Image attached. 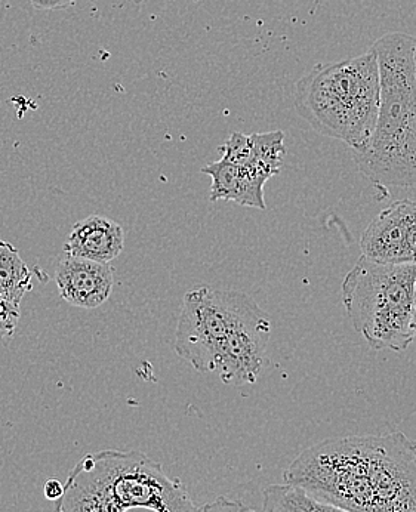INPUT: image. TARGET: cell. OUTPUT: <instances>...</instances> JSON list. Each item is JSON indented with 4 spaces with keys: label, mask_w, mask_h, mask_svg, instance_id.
I'll list each match as a JSON object with an SVG mask.
<instances>
[{
    "label": "cell",
    "mask_w": 416,
    "mask_h": 512,
    "mask_svg": "<svg viewBox=\"0 0 416 512\" xmlns=\"http://www.w3.org/2000/svg\"><path fill=\"white\" fill-rule=\"evenodd\" d=\"M283 480L351 512H416V443L400 431L323 440Z\"/></svg>",
    "instance_id": "cell-1"
},
{
    "label": "cell",
    "mask_w": 416,
    "mask_h": 512,
    "mask_svg": "<svg viewBox=\"0 0 416 512\" xmlns=\"http://www.w3.org/2000/svg\"><path fill=\"white\" fill-rule=\"evenodd\" d=\"M270 333V317L251 296L200 286L184 295L175 351L197 372L217 373L224 384H255Z\"/></svg>",
    "instance_id": "cell-2"
},
{
    "label": "cell",
    "mask_w": 416,
    "mask_h": 512,
    "mask_svg": "<svg viewBox=\"0 0 416 512\" xmlns=\"http://www.w3.org/2000/svg\"><path fill=\"white\" fill-rule=\"evenodd\" d=\"M381 104L368 146L353 151L357 168L381 188L416 185V37L388 33L372 46Z\"/></svg>",
    "instance_id": "cell-3"
},
{
    "label": "cell",
    "mask_w": 416,
    "mask_h": 512,
    "mask_svg": "<svg viewBox=\"0 0 416 512\" xmlns=\"http://www.w3.org/2000/svg\"><path fill=\"white\" fill-rule=\"evenodd\" d=\"M197 512L189 492L159 462L138 450L83 456L67 478L54 512Z\"/></svg>",
    "instance_id": "cell-4"
},
{
    "label": "cell",
    "mask_w": 416,
    "mask_h": 512,
    "mask_svg": "<svg viewBox=\"0 0 416 512\" xmlns=\"http://www.w3.org/2000/svg\"><path fill=\"white\" fill-rule=\"evenodd\" d=\"M298 114L323 137L362 150L377 128L381 77L374 49L338 63L317 64L298 80Z\"/></svg>",
    "instance_id": "cell-5"
},
{
    "label": "cell",
    "mask_w": 416,
    "mask_h": 512,
    "mask_svg": "<svg viewBox=\"0 0 416 512\" xmlns=\"http://www.w3.org/2000/svg\"><path fill=\"white\" fill-rule=\"evenodd\" d=\"M416 264H378L360 256L342 283L351 325L374 350L405 351L414 342Z\"/></svg>",
    "instance_id": "cell-6"
},
{
    "label": "cell",
    "mask_w": 416,
    "mask_h": 512,
    "mask_svg": "<svg viewBox=\"0 0 416 512\" xmlns=\"http://www.w3.org/2000/svg\"><path fill=\"white\" fill-rule=\"evenodd\" d=\"M280 168L270 160L249 151L234 159L221 157L218 162L209 163L202 168V174L211 177V200H227L246 208L267 209L264 197V185Z\"/></svg>",
    "instance_id": "cell-7"
},
{
    "label": "cell",
    "mask_w": 416,
    "mask_h": 512,
    "mask_svg": "<svg viewBox=\"0 0 416 512\" xmlns=\"http://www.w3.org/2000/svg\"><path fill=\"white\" fill-rule=\"evenodd\" d=\"M55 283L64 301L92 310L112 295L113 270L109 264L64 254L55 268Z\"/></svg>",
    "instance_id": "cell-8"
},
{
    "label": "cell",
    "mask_w": 416,
    "mask_h": 512,
    "mask_svg": "<svg viewBox=\"0 0 416 512\" xmlns=\"http://www.w3.org/2000/svg\"><path fill=\"white\" fill-rule=\"evenodd\" d=\"M409 206L411 200H397L368 225L360 240L365 258L378 264H409Z\"/></svg>",
    "instance_id": "cell-9"
},
{
    "label": "cell",
    "mask_w": 416,
    "mask_h": 512,
    "mask_svg": "<svg viewBox=\"0 0 416 512\" xmlns=\"http://www.w3.org/2000/svg\"><path fill=\"white\" fill-rule=\"evenodd\" d=\"M125 233L122 225L101 215H91L73 225L64 254L109 264L122 254Z\"/></svg>",
    "instance_id": "cell-10"
},
{
    "label": "cell",
    "mask_w": 416,
    "mask_h": 512,
    "mask_svg": "<svg viewBox=\"0 0 416 512\" xmlns=\"http://www.w3.org/2000/svg\"><path fill=\"white\" fill-rule=\"evenodd\" d=\"M263 512H351L316 498L294 484H271L264 490Z\"/></svg>",
    "instance_id": "cell-11"
},
{
    "label": "cell",
    "mask_w": 416,
    "mask_h": 512,
    "mask_svg": "<svg viewBox=\"0 0 416 512\" xmlns=\"http://www.w3.org/2000/svg\"><path fill=\"white\" fill-rule=\"evenodd\" d=\"M33 289V273L11 243L0 240V296L20 307Z\"/></svg>",
    "instance_id": "cell-12"
},
{
    "label": "cell",
    "mask_w": 416,
    "mask_h": 512,
    "mask_svg": "<svg viewBox=\"0 0 416 512\" xmlns=\"http://www.w3.org/2000/svg\"><path fill=\"white\" fill-rule=\"evenodd\" d=\"M20 322V307L0 296V341L11 338Z\"/></svg>",
    "instance_id": "cell-13"
},
{
    "label": "cell",
    "mask_w": 416,
    "mask_h": 512,
    "mask_svg": "<svg viewBox=\"0 0 416 512\" xmlns=\"http://www.w3.org/2000/svg\"><path fill=\"white\" fill-rule=\"evenodd\" d=\"M197 512H260L252 510L248 505L240 501H233L226 496H220L215 501L208 502V504L197 507Z\"/></svg>",
    "instance_id": "cell-14"
},
{
    "label": "cell",
    "mask_w": 416,
    "mask_h": 512,
    "mask_svg": "<svg viewBox=\"0 0 416 512\" xmlns=\"http://www.w3.org/2000/svg\"><path fill=\"white\" fill-rule=\"evenodd\" d=\"M77 0H30L33 8L39 11H57V9H66L69 6L75 5ZM132 2L141 5L146 0H132Z\"/></svg>",
    "instance_id": "cell-15"
},
{
    "label": "cell",
    "mask_w": 416,
    "mask_h": 512,
    "mask_svg": "<svg viewBox=\"0 0 416 512\" xmlns=\"http://www.w3.org/2000/svg\"><path fill=\"white\" fill-rule=\"evenodd\" d=\"M409 264H416V202L411 200L409 206V236H408Z\"/></svg>",
    "instance_id": "cell-16"
},
{
    "label": "cell",
    "mask_w": 416,
    "mask_h": 512,
    "mask_svg": "<svg viewBox=\"0 0 416 512\" xmlns=\"http://www.w3.org/2000/svg\"><path fill=\"white\" fill-rule=\"evenodd\" d=\"M64 492H66V484H61L60 480L57 478H49V480L45 481V486H43V495L48 501L58 502L64 496Z\"/></svg>",
    "instance_id": "cell-17"
},
{
    "label": "cell",
    "mask_w": 416,
    "mask_h": 512,
    "mask_svg": "<svg viewBox=\"0 0 416 512\" xmlns=\"http://www.w3.org/2000/svg\"><path fill=\"white\" fill-rule=\"evenodd\" d=\"M412 329H414V342H416V283H415V296H414V325H412Z\"/></svg>",
    "instance_id": "cell-18"
}]
</instances>
